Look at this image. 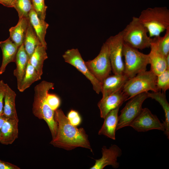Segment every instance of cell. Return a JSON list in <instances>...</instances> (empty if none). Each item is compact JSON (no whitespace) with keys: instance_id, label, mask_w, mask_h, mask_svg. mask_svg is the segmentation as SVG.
Returning <instances> with one entry per match:
<instances>
[{"instance_id":"obj_19","label":"cell","mask_w":169,"mask_h":169,"mask_svg":"<svg viewBox=\"0 0 169 169\" xmlns=\"http://www.w3.org/2000/svg\"><path fill=\"white\" fill-rule=\"evenodd\" d=\"M29 22L28 18H19L16 25L9 29L10 39L18 47L23 44Z\"/></svg>"},{"instance_id":"obj_18","label":"cell","mask_w":169,"mask_h":169,"mask_svg":"<svg viewBox=\"0 0 169 169\" xmlns=\"http://www.w3.org/2000/svg\"><path fill=\"white\" fill-rule=\"evenodd\" d=\"M29 59L23 44L18 48L15 62L16 67L13 71V74L17 79V87L24 76Z\"/></svg>"},{"instance_id":"obj_33","label":"cell","mask_w":169,"mask_h":169,"mask_svg":"<svg viewBox=\"0 0 169 169\" xmlns=\"http://www.w3.org/2000/svg\"><path fill=\"white\" fill-rule=\"evenodd\" d=\"M8 85L3 80L0 81V116L3 115L4 99Z\"/></svg>"},{"instance_id":"obj_1","label":"cell","mask_w":169,"mask_h":169,"mask_svg":"<svg viewBox=\"0 0 169 169\" xmlns=\"http://www.w3.org/2000/svg\"><path fill=\"white\" fill-rule=\"evenodd\" d=\"M54 118L57 124L58 131L55 138L50 142L51 144L68 151L81 147L92 152L88 135L83 128L72 125L61 109L54 111Z\"/></svg>"},{"instance_id":"obj_13","label":"cell","mask_w":169,"mask_h":169,"mask_svg":"<svg viewBox=\"0 0 169 169\" xmlns=\"http://www.w3.org/2000/svg\"><path fill=\"white\" fill-rule=\"evenodd\" d=\"M128 96L122 90L102 98L97 104L100 117L104 119L110 111L121 106L124 102L128 100Z\"/></svg>"},{"instance_id":"obj_24","label":"cell","mask_w":169,"mask_h":169,"mask_svg":"<svg viewBox=\"0 0 169 169\" xmlns=\"http://www.w3.org/2000/svg\"><path fill=\"white\" fill-rule=\"evenodd\" d=\"M149 98L155 100L162 106L165 113V120L163 122L165 128L164 133L168 139L169 138V104L167 100L165 93L157 92H148Z\"/></svg>"},{"instance_id":"obj_16","label":"cell","mask_w":169,"mask_h":169,"mask_svg":"<svg viewBox=\"0 0 169 169\" xmlns=\"http://www.w3.org/2000/svg\"><path fill=\"white\" fill-rule=\"evenodd\" d=\"M19 120L6 118L0 131V143L8 145L12 144L18 137Z\"/></svg>"},{"instance_id":"obj_30","label":"cell","mask_w":169,"mask_h":169,"mask_svg":"<svg viewBox=\"0 0 169 169\" xmlns=\"http://www.w3.org/2000/svg\"><path fill=\"white\" fill-rule=\"evenodd\" d=\"M33 7L39 18L45 20L47 7L44 0H31Z\"/></svg>"},{"instance_id":"obj_20","label":"cell","mask_w":169,"mask_h":169,"mask_svg":"<svg viewBox=\"0 0 169 169\" xmlns=\"http://www.w3.org/2000/svg\"><path fill=\"white\" fill-rule=\"evenodd\" d=\"M151 51L148 54L150 70L156 76L163 72L168 68L166 57L159 52L152 45L150 47Z\"/></svg>"},{"instance_id":"obj_2","label":"cell","mask_w":169,"mask_h":169,"mask_svg":"<svg viewBox=\"0 0 169 169\" xmlns=\"http://www.w3.org/2000/svg\"><path fill=\"white\" fill-rule=\"evenodd\" d=\"M54 85L53 83L44 80L35 87L32 108L33 115L38 119L44 120L47 124L52 139L56 135L58 125L54 118V111L48 104L47 97L49 91L54 89Z\"/></svg>"},{"instance_id":"obj_27","label":"cell","mask_w":169,"mask_h":169,"mask_svg":"<svg viewBox=\"0 0 169 169\" xmlns=\"http://www.w3.org/2000/svg\"><path fill=\"white\" fill-rule=\"evenodd\" d=\"M151 45L164 56H166L169 54V28L166 30L163 36L159 35L152 38Z\"/></svg>"},{"instance_id":"obj_25","label":"cell","mask_w":169,"mask_h":169,"mask_svg":"<svg viewBox=\"0 0 169 169\" xmlns=\"http://www.w3.org/2000/svg\"><path fill=\"white\" fill-rule=\"evenodd\" d=\"M23 44L29 59L36 48L42 45L30 22Z\"/></svg>"},{"instance_id":"obj_11","label":"cell","mask_w":169,"mask_h":169,"mask_svg":"<svg viewBox=\"0 0 169 169\" xmlns=\"http://www.w3.org/2000/svg\"><path fill=\"white\" fill-rule=\"evenodd\" d=\"M130 126L138 132H146L154 129L163 131L165 130L163 123H161L157 116L146 108L142 109Z\"/></svg>"},{"instance_id":"obj_8","label":"cell","mask_w":169,"mask_h":169,"mask_svg":"<svg viewBox=\"0 0 169 169\" xmlns=\"http://www.w3.org/2000/svg\"><path fill=\"white\" fill-rule=\"evenodd\" d=\"M148 98L147 92L138 94L129 99L118 116L116 130L130 126L141 112L143 103Z\"/></svg>"},{"instance_id":"obj_12","label":"cell","mask_w":169,"mask_h":169,"mask_svg":"<svg viewBox=\"0 0 169 169\" xmlns=\"http://www.w3.org/2000/svg\"><path fill=\"white\" fill-rule=\"evenodd\" d=\"M102 157L95 160V164L90 169H103L107 166H111L113 168H117L119 163L117 161V158L122 154V151L117 145H113L109 148L104 146L102 148Z\"/></svg>"},{"instance_id":"obj_28","label":"cell","mask_w":169,"mask_h":169,"mask_svg":"<svg viewBox=\"0 0 169 169\" xmlns=\"http://www.w3.org/2000/svg\"><path fill=\"white\" fill-rule=\"evenodd\" d=\"M14 8L18 13L19 18H28L33 8L31 0H15Z\"/></svg>"},{"instance_id":"obj_14","label":"cell","mask_w":169,"mask_h":169,"mask_svg":"<svg viewBox=\"0 0 169 169\" xmlns=\"http://www.w3.org/2000/svg\"><path fill=\"white\" fill-rule=\"evenodd\" d=\"M128 79L124 74H114L107 76L101 82V92L102 95V98L122 90Z\"/></svg>"},{"instance_id":"obj_21","label":"cell","mask_w":169,"mask_h":169,"mask_svg":"<svg viewBox=\"0 0 169 169\" xmlns=\"http://www.w3.org/2000/svg\"><path fill=\"white\" fill-rule=\"evenodd\" d=\"M28 19L42 45L47 47L45 38L49 24L45 20L40 19L33 7L28 14Z\"/></svg>"},{"instance_id":"obj_36","label":"cell","mask_w":169,"mask_h":169,"mask_svg":"<svg viewBox=\"0 0 169 169\" xmlns=\"http://www.w3.org/2000/svg\"><path fill=\"white\" fill-rule=\"evenodd\" d=\"M6 119L3 115L0 116V136L1 130Z\"/></svg>"},{"instance_id":"obj_4","label":"cell","mask_w":169,"mask_h":169,"mask_svg":"<svg viewBox=\"0 0 169 169\" xmlns=\"http://www.w3.org/2000/svg\"><path fill=\"white\" fill-rule=\"evenodd\" d=\"M156 78L157 76L150 70L140 73L128 79L122 90L128 96V100L142 93L159 91L156 85Z\"/></svg>"},{"instance_id":"obj_23","label":"cell","mask_w":169,"mask_h":169,"mask_svg":"<svg viewBox=\"0 0 169 169\" xmlns=\"http://www.w3.org/2000/svg\"><path fill=\"white\" fill-rule=\"evenodd\" d=\"M47 47L42 45L37 46L29 59V62L38 74L42 76L44 61L48 57L46 52Z\"/></svg>"},{"instance_id":"obj_34","label":"cell","mask_w":169,"mask_h":169,"mask_svg":"<svg viewBox=\"0 0 169 169\" xmlns=\"http://www.w3.org/2000/svg\"><path fill=\"white\" fill-rule=\"evenodd\" d=\"M18 166L0 160V169H20Z\"/></svg>"},{"instance_id":"obj_29","label":"cell","mask_w":169,"mask_h":169,"mask_svg":"<svg viewBox=\"0 0 169 169\" xmlns=\"http://www.w3.org/2000/svg\"><path fill=\"white\" fill-rule=\"evenodd\" d=\"M156 85L160 91H166L169 89V69L165 71L157 76Z\"/></svg>"},{"instance_id":"obj_37","label":"cell","mask_w":169,"mask_h":169,"mask_svg":"<svg viewBox=\"0 0 169 169\" xmlns=\"http://www.w3.org/2000/svg\"><path fill=\"white\" fill-rule=\"evenodd\" d=\"M166 59L167 68L169 69V54L166 57Z\"/></svg>"},{"instance_id":"obj_31","label":"cell","mask_w":169,"mask_h":169,"mask_svg":"<svg viewBox=\"0 0 169 169\" xmlns=\"http://www.w3.org/2000/svg\"><path fill=\"white\" fill-rule=\"evenodd\" d=\"M47 100L49 106L54 111L57 109L60 105V101L59 98L54 94L48 93Z\"/></svg>"},{"instance_id":"obj_15","label":"cell","mask_w":169,"mask_h":169,"mask_svg":"<svg viewBox=\"0 0 169 169\" xmlns=\"http://www.w3.org/2000/svg\"><path fill=\"white\" fill-rule=\"evenodd\" d=\"M121 106L110 111L104 118V121L98 132L100 135H104L113 140H115V132L118 122V113Z\"/></svg>"},{"instance_id":"obj_9","label":"cell","mask_w":169,"mask_h":169,"mask_svg":"<svg viewBox=\"0 0 169 169\" xmlns=\"http://www.w3.org/2000/svg\"><path fill=\"white\" fill-rule=\"evenodd\" d=\"M109 48L110 58L112 70L114 74H122L124 69L123 60L124 43L122 31L106 41Z\"/></svg>"},{"instance_id":"obj_7","label":"cell","mask_w":169,"mask_h":169,"mask_svg":"<svg viewBox=\"0 0 169 169\" xmlns=\"http://www.w3.org/2000/svg\"><path fill=\"white\" fill-rule=\"evenodd\" d=\"M85 63L90 72L101 83L112 70L107 42L103 44L99 53L95 59L85 61Z\"/></svg>"},{"instance_id":"obj_3","label":"cell","mask_w":169,"mask_h":169,"mask_svg":"<svg viewBox=\"0 0 169 169\" xmlns=\"http://www.w3.org/2000/svg\"><path fill=\"white\" fill-rule=\"evenodd\" d=\"M138 18L150 38L159 36L169 28V10L166 7L148 8L141 12Z\"/></svg>"},{"instance_id":"obj_22","label":"cell","mask_w":169,"mask_h":169,"mask_svg":"<svg viewBox=\"0 0 169 169\" xmlns=\"http://www.w3.org/2000/svg\"><path fill=\"white\" fill-rule=\"evenodd\" d=\"M16 96L15 92L8 85L4 97L3 107V115L7 118L19 120L15 107Z\"/></svg>"},{"instance_id":"obj_32","label":"cell","mask_w":169,"mask_h":169,"mask_svg":"<svg viewBox=\"0 0 169 169\" xmlns=\"http://www.w3.org/2000/svg\"><path fill=\"white\" fill-rule=\"evenodd\" d=\"M70 123L73 125L77 126L81 121V117L77 111L71 110L69 112L67 116Z\"/></svg>"},{"instance_id":"obj_26","label":"cell","mask_w":169,"mask_h":169,"mask_svg":"<svg viewBox=\"0 0 169 169\" xmlns=\"http://www.w3.org/2000/svg\"><path fill=\"white\" fill-rule=\"evenodd\" d=\"M41 76L28 61L24 76L19 85L17 87L18 90L21 92H23L34 82L40 80Z\"/></svg>"},{"instance_id":"obj_6","label":"cell","mask_w":169,"mask_h":169,"mask_svg":"<svg viewBox=\"0 0 169 169\" xmlns=\"http://www.w3.org/2000/svg\"><path fill=\"white\" fill-rule=\"evenodd\" d=\"M123 55L125 58L124 74L129 79L146 70V67L150 63L148 54L141 53L124 42Z\"/></svg>"},{"instance_id":"obj_10","label":"cell","mask_w":169,"mask_h":169,"mask_svg":"<svg viewBox=\"0 0 169 169\" xmlns=\"http://www.w3.org/2000/svg\"><path fill=\"white\" fill-rule=\"evenodd\" d=\"M62 56L66 62L74 67L90 81L96 93L101 92V83L89 70L77 49L67 50Z\"/></svg>"},{"instance_id":"obj_5","label":"cell","mask_w":169,"mask_h":169,"mask_svg":"<svg viewBox=\"0 0 169 169\" xmlns=\"http://www.w3.org/2000/svg\"><path fill=\"white\" fill-rule=\"evenodd\" d=\"M122 32L124 42L132 47L141 50L150 47L152 38L148 36L147 29L138 18L133 17Z\"/></svg>"},{"instance_id":"obj_35","label":"cell","mask_w":169,"mask_h":169,"mask_svg":"<svg viewBox=\"0 0 169 169\" xmlns=\"http://www.w3.org/2000/svg\"><path fill=\"white\" fill-rule=\"evenodd\" d=\"M15 0H0V4L8 8H14Z\"/></svg>"},{"instance_id":"obj_17","label":"cell","mask_w":169,"mask_h":169,"mask_svg":"<svg viewBox=\"0 0 169 169\" xmlns=\"http://www.w3.org/2000/svg\"><path fill=\"white\" fill-rule=\"evenodd\" d=\"M0 47L3 54L2 62L0 67V74H2L5 71L9 63L15 62L19 47L9 38L4 41H0Z\"/></svg>"}]
</instances>
